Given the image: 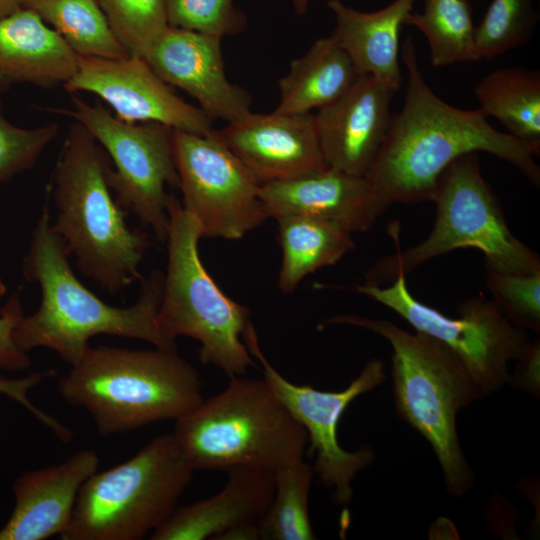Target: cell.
<instances>
[{"mask_svg": "<svg viewBox=\"0 0 540 540\" xmlns=\"http://www.w3.org/2000/svg\"><path fill=\"white\" fill-rule=\"evenodd\" d=\"M63 239L50 222L48 203L43 206L23 260V275L41 289L38 310L23 317L14 331V341L23 352L37 347L55 351L70 366L89 349L90 338L114 335L147 341L157 348L177 351L176 341L157 325L164 276L153 270L140 278L138 300L129 307L108 305L88 290L74 275Z\"/></svg>", "mask_w": 540, "mask_h": 540, "instance_id": "7a4b0ae2", "label": "cell"}, {"mask_svg": "<svg viewBox=\"0 0 540 540\" xmlns=\"http://www.w3.org/2000/svg\"><path fill=\"white\" fill-rule=\"evenodd\" d=\"M313 474V469L303 459L274 473V495L259 522L260 539H315L309 518Z\"/></svg>", "mask_w": 540, "mask_h": 540, "instance_id": "83f0119b", "label": "cell"}, {"mask_svg": "<svg viewBox=\"0 0 540 540\" xmlns=\"http://www.w3.org/2000/svg\"><path fill=\"white\" fill-rule=\"evenodd\" d=\"M63 87L71 94L97 95L125 122L160 123L200 135L214 131L213 120L172 92L142 57L79 56L74 75Z\"/></svg>", "mask_w": 540, "mask_h": 540, "instance_id": "5bb4252c", "label": "cell"}, {"mask_svg": "<svg viewBox=\"0 0 540 540\" xmlns=\"http://www.w3.org/2000/svg\"><path fill=\"white\" fill-rule=\"evenodd\" d=\"M217 132L262 183L328 168L311 113L250 112Z\"/></svg>", "mask_w": 540, "mask_h": 540, "instance_id": "2e32d148", "label": "cell"}, {"mask_svg": "<svg viewBox=\"0 0 540 540\" xmlns=\"http://www.w3.org/2000/svg\"><path fill=\"white\" fill-rule=\"evenodd\" d=\"M485 115L497 119L506 133L540 143V71L523 67L494 70L474 87Z\"/></svg>", "mask_w": 540, "mask_h": 540, "instance_id": "d4e9b609", "label": "cell"}, {"mask_svg": "<svg viewBox=\"0 0 540 540\" xmlns=\"http://www.w3.org/2000/svg\"><path fill=\"white\" fill-rule=\"evenodd\" d=\"M405 25L426 37L434 67L479 61L469 0H424L423 10L412 11Z\"/></svg>", "mask_w": 540, "mask_h": 540, "instance_id": "4316f807", "label": "cell"}, {"mask_svg": "<svg viewBox=\"0 0 540 540\" xmlns=\"http://www.w3.org/2000/svg\"><path fill=\"white\" fill-rule=\"evenodd\" d=\"M173 434L194 471L275 473L302 460L307 444L305 429L267 382L244 375L175 420Z\"/></svg>", "mask_w": 540, "mask_h": 540, "instance_id": "8992f818", "label": "cell"}, {"mask_svg": "<svg viewBox=\"0 0 540 540\" xmlns=\"http://www.w3.org/2000/svg\"><path fill=\"white\" fill-rule=\"evenodd\" d=\"M54 375V370L33 372L21 378H7L0 375V395H5L21 404L37 420L48 427L61 441L68 442L72 438V431L53 416L35 406L28 397V393L32 388L39 385L46 378Z\"/></svg>", "mask_w": 540, "mask_h": 540, "instance_id": "836d02e7", "label": "cell"}, {"mask_svg": "<svg viewBox=\"0 0 540 540\" xmlns=\"http://www.w3.org/2000/svg\"><path fill=\"white\" fill-rule=\"evenodd\" d=\"M221 40L168 26L143 58L166 84L192 96L211 120L228 124L251 112L252 97L227 79Z\"/></svg>", "mask_w": 540, "mask_h": 540, "instance_id": "9a60e30c", "label": "cell"}, {"mask_svg": "<svg viewBox=\"0 0 540 540\" xmlns=\"http://www.w3.org/2000/svg\"><path fill=\"white\" fill-rule=\"evenodd\" d=\"M175 435H160L129 460L82 484L62 540H139L165 522L192 481Z\"/></svg>", "mask_w": 540, "mask_h": 540, "instance_id": "9c48e42d", "label": "cell"}, {"mask_svg": "<svg viewBox=\"0 0 540 540\" xmlns=\"http://www.w3.org/2000/svg\"><path fill=\"white\" fill-rule=\"evenodd\" d=\"M80 57H127L95 0H24Z\"/></svg>", "mask_w": 540, "mask_h": 540, "instance_id": "484cf974", "label": "cell"}, {"mask_svg": "<svg viewBox=\"0 0 540 540\" xmlns=\"http://www.w3.org/2000/svg\"><path fill=\"white\" fill-rule=\"evenodd\" d=\"M275 220L282 249L278 288L284 293L293 292L307 275L336 264L355 247L352 233L337 224L301 215Z\"/></svg>", "mask_w": 540, "mask_h": 540, "instance_id": "cb8c5ba5", "label": "cell"}, {"mask_svg": "<svg viewBox=\"0 0 540 540\" xmlns=\"http://www.w3.org/2000/svg\"><path fill=\"white\" fill-rule=\"evenodd\" d=\"M6 292H7V287L2 281V279L0 278V296H4Z\"/></svg>", "mask_w": 540, "mask_h": 540, "instance_id": "f35d334b", "label": "cell"}, {"mask_svg": "<svg viewBox=\"0 0 540 540\" xmlns=\"http://www.w3.org/2000/svg\"><path fill=\"white\" fill-rule=\"evenodd\" d=\"M79 56L33 11L21 8L0 17V93L18 84L64 85Z\"/></svg>", "mask_w": 540, "mask_h": 540, "instance_id": "44dd1931", "label": "cell"}, {"mask_svg": "<svg viewBox=\"0 0 540 540\" xmlns=\"http://www.w3.org/2000/svg\"><path fill=\"white\" fill-rule=\"evenodd\" d=\"M72 109H53L83 125L113 162L107 178L119 205L132 212L155 237L167 239L169 217L166 186L179 187L173 158L171 127L154 122L129 123L100 104L72 96Z\"/></svg>", "mask_w": 540, "mask_h": 540, "instance_id": "8fae6325", "label": "cell"}, {"mask_svg": "<svg viewBox=\"0 0 540 540\" xmlns=\"http://www.w3.org/2000/svg\"><path fill=\"white\" fill-rule=\"evenodd\" d=\"M58 132L54 123L37 128L11 123L4 114L0 93V184L32 168Z\"/></svg>", "mask_w": 540, "mask_h": 540, "instance_id": "d6a6232c", "label": "cell"}, {"mask_svg": "<svg viewBox=\"0 0 540 540\" xmlns=\"http://www.w3.org/2000/svg\"><path fill=\"white\" fill-rule=\"evenodd\" d=\"M225 486L215 495L176 507L151 533V540L218 538L240 525L259 524L275 490L274 473L237 467L226 472Z\"/></svg>", "mask_w": 540, "mask_h": 540, "instance_id": "ffe728a7", "label": "cell"}, {"mask_svg": "<svg viewBox=\"0 0 540 540\" xmlns=\"http://www.w3.org/2000/svg\"><path fill=\"white\" fill-rule=\"evenodd\" d=\"M398 91L380 79L362 74L333 103L314 115L328 168L364 176L386 137Z\"/></svg>", "mask_w": 540, "mask_h": 540, "instance_id": "e0dca14e", "label": "cell"}, {"mask_svg": "<svg viewBox=\"0 0 540 540\" xmlns=\"http://www.w3.org/2000/svg\"><path fill=\"white\" fill-rule=\"evenodd\" d=\"M58 390L67 403L91 414L103 436L177 420L204 400L198 371L177 351L157 347H89Z\"/></svg>", "mask_w": 540, "mask_h": 540, "instance_id": "5b68a950", "label": "cell"}, {"mask_svg": "<svg viewBox=\"0 0 540 540\" xmlns=\"http://www.w3.org/2000/svg\"><path fill=\"white\" fill-rule=\"evenodd\" d=\"M431 201L436 205V219L427 238L380 258L365 273L364 283H390L431 259L465 248L480 250L485 266L496 270L540 271L539 255L510 231L481 173L478 152L456 158L443 170Z\"/></svg>", "mask_w": 540, "mask_h": 540, "instance_id": "ba28073f", "label": "cell"}, {"mask_svg": "<svg viewBox=\"0 0 540 540\" xmlns=\"http://www.w3.org/2000/svg\"><path fill=\"white\" fill-rule=\"evenodd\" d=\"M24 312L20 295L14 293L0 309V368L10 372L26 370L31 360L14 341V331Z\"/></svg>", "mask_w": 540, "mask_h": 540, "instance_id": "e575fe53", "label": "cell"}, {"mask_svg": "<svg viewBox=\"0 0 540 540\" xmlns=\"http://www.w3.org/2000/svg\"><path fill=\"white\" fill-rule=\"evenodd\" d=\"M390 283L386 287L363 283L341 288L388 307L416 332L445 345L462 361L484 397L508 382L509 363L530 341L493 301L481 295L470 297L459 305L460 316L452 318L414 298L406 275L399 274Z\"/></svg>", "mask_w": 540, "mask_h": 540, "instance_id": "30bf717a", "label": "cell"}, {"mask_svg": "<svg viewBox=\"0 0 540 540\" xmlns=\"http://www.w3.org/2000/svg\"><path fill=\"white\" fill-rule=\"evenodd\" d=\"M243 341L261 364L263 379L305 429L310 444L308 454L314 459L313 472L331 491L336 505H348L353 498L352 481L359 471L373 462L375 453L368 446L352 452L343 449L337 437L338 423L358 396L385 381V364L380 359H371L345 389L322 391L308 384H294L282 376L263 354L251 322L243 333Z\"/></svg>", "mask_w": 540, "mask_h": 540, "instance_id": "4fadbf2b", "label": "cell"}, {"mask_svg": "<svg viewBox=\"0 0 540 540\" xmlns=\"http://www.w3.org/2000/svg\"><path fill=\"white\" fill-rule=\"evenodd\" d=\"M167 212L168 264L157 325L172 340H197L203 365H213L230 378L243 376L257 367L242 338L250 311L225 295L210 276L199 255L200 227L171 193Z\"/></svg>", "mask_w": 540, "mask_h": 540, "instance_id": "52a82bcc", "label": "cell"}, {"mask_svg": "<svg viewBox=\"0 0 540 540\" xmlns=\"http://www.w3.org/2000/svg\"><path fill=\"white\" fill-rule=\"evenodd\" d=\"M416 0H393L380 10L364 12L341 0H329L335 27L331 36L346 51L359 75H372L399 91L400 33Z\"/></svg>", "mask_w": 540, "mask_h": 540, "instance_id": "7402d4cb", "label": "cell"}, {"mask_svg": "<svg viewBox=\"0 0 540 540\" xmlns=\"http://www.w3.org/2000/svg\"><path fill=\"white\" fill-rule=\"evenodd\" d=\"M359 76L346 51L330 35L315 40L278 82L275 111L310 113L340 98Z\"/></svg>", "mask_w": 540, "mask_h": 540, "instance_id": "603a6c76", "label": "cell"}, {"mask_svg": "<svg viewBox=\"0 0 540 540\" xmlns=\"http://www.w3.org/2000/svg\"><path fill=\"white\" fill-rule=\"evenodd\" d=\"M515 371L507 383L514 388L533 396L540 392V343L529 342L517 357Z\"/></svg>", "mask_w": 540, "mask_h": 540, "instance_id": "d590c367", "label": "cell"}, {"mask_svg": "<svg viewBox=\"0 0 540 540\" xmlns=\"http://www.w3.org/2000/svg\"><path fill=\"white\" fill-rule=\"evenodd\" d=\"M99 456L81 449L65 461L22 473L13 484L15 507L0 540H44L69 525L82 484L97 471Z\"/></svg>", "mask_w": 540, "mask_h": 540, "instance_id": "d6986e66", "label": "cell"}, {"mask_svg": "<svg viewBox=\"0 0 540 540\" xmlns=\"http://www.w3.org/2000/svg\"><path fill=\"white\" fill-rule=\"evenodd\" d=\"M260 200L268 218L301 215L366 232L388 208L364 176L332 168L301 177L264 182Z\"/></svg>", "mask_w": 540, "mask_h": 540, "instance_id": "ac0fdd59", "label": "cell"}, {"mask_svg": "<svg viewBox=\"0 0 540 540\" xmlns=\"http://www.w3.org/2000/svg\"><path fill=\"white\" fill-rule=\"evenodd\" d=\"M24 0H0V17L9 15L22 8Z\"/></svg>", "mask_w": 540, "mask_h": 540, "instance_id": "8d00e7d4", "label": "cell"}, {"mask_svg": "<svg viewBox=\"0 0 540 540\" xmlns=\"http://www.w3.org/2000/svg\"><path fill=\"white\" fill-rule=\"evenodd\" d=\"M328 325L364 328L388 341L399 417L430 444L447 491L462 497L471 490L475 477L460 444L457 415L484 396L462 361L435 339L410 334L385 319L340 314L325 319L319 328Z\"/></svg>", "mask_w": 540, "mask_h": 540, "instance_id": "277c9868", "label": "cell"}, {"mask_svg": "<svg viewBox=\"0 0 540 540\" xmlns=\"http://www.w3.org/2000/svg\"><path fill=\"white\" fill-rule=\"evenodd\" d=\"M169 26L218 38L236 36L247 26L234 0H166Z\"/></svg>", "mask_w": 540, "mask_h": 540, "instance_id": "1f68e13d", "label": "cell"}, {"mask_svg": "<svg viewBox=\"0 0 540 540\" xmlns=\"http://www.w3.org/2000/svg\"><path fill=\"white\" fill-rule=\"evenodd\" d=\"M172 148L183 208L202 238L238 240L268 219L262 182L214 130L200 135L173 130Z\"/></svg>", "mask_w": 540, "mask_h": 540, "instance_id": "7c38bea8", "label": "cell"}, {"mask_svg": "<svg viewBox=\"0 0 540 540\" xmlns=\"http://www.w3.org/2000/svg\"><path fill=\"white\" fill-rule=\"evenodd\" d=\"M128 56L144 57L169 26L166 0H95Z\"/></svg>", "mask_w": 540, "mask_h": 540, "instance_id": "f546056e", "label": "cell"}, {"mask_svg": "<svg viewBox=\"0 0 540 540\" xmlns=\"http://www.w3.org/2000/svg\"><path fill=\"white\" fill-rule=\"evenodd\" d=\"M494 303L515 326L540 331V271L521 273L485 266Z\"/></svg>", "mask_w": 540, "mask_h": 540, "instance_id": "4dcf8cb0", "label": "cell"}, {"mask_svg": "<svg viewBox=\"0 0 540 540\" xmlns=\"http://www.w3.org/2000/svg\"><path fill=\"white\" fill-rule=\"evenodd\" d=\"M535 0H492L475 31L479 60H492L528 43L536 32Z\"/></svg>", "mask_w": 540, "mask_h": 540, "instance_id": "f1b7e54d", "label": "cell"}, {"mask_svg": "<svg viewBox=\"0 0 540 540\" xmlns=\"http://www.w3.org/2000/svg\"><path fill=\"white\" fill-rule=\"evenodd\" d=\"M106 152L80 123L70 125L53 170L57 215L53 229L78 269L114 295L140 280L139 265L151 243L131 229L112 196Z\"/></svg>", "mask_w": 540, "mask_h": 540, "instance_id": "3957f363", "label": "cell"}, {"mask_svg": "<svg viewBox=\"0 0 540 540\" xmlns=\"http://www.w3.org/2000/svg\"><path fill=\"white\" fill-rule=\"evenodd\" d=\"M311 0H291L294 11L297 15H304L308 11Z\"/></svg>", "mask_w": 540, "mask_h": 540, "instance_id": "74e56055", "label": "cell"}, {"mask_svg": "<svg viewBox=\"0 0 540 540\" xmlns=\"http://www.w3.org/2000/svg\"><path fill=\"white\" fill-rule=\"evenodd\" d=\"M400 52L408 75L404 104L392 114L383 144L364 175L387 207L431 201L443 170L470 152L492 154L539 186L540 168L534 158L540 143L496 130L480 108L460 109L439 98L421 72L410 35Z\"/></svg>", "mask_w": 540, "mask_h": 540, "instance_id": "6da1fadb", "label": "cell"}]
</instances>
